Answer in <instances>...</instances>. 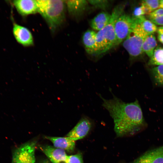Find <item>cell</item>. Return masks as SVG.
I'll use <instances>...</instances> for the list:
<instances>
[{
	"label": "cell",
	"instance_id": "cell-1",
	"mask_svg": "<svg viewBox=\"0 0 163 163\" xmlns=\"http://www.w3.org/2000/svg\"><path fill=\"white\" fill-rule=\"evenodd\" d=\"M113 97L107 99L98 94L102 100V106L113 120L114 130L118 137L134 134L140 130L144 124L142 109L137 100L134 102H124L112 93Z\"/></svg>",
	"mask_w": 163,
	"mask_h": 163
},
{
	"label": "cell",
	"instance_id": "cell-2",
	"mask_svg": "<svg viewBox=\"0 0 163 163\" xmlns=\"http://www.w3.org/2000/svg\"><path fill=\"white\" fill-rule=\"evenodd\" d=\"M38 12L46 22L51 32L54 33L63 24L65 18V0H37Z\"/></svg>",
	"mask_w": 163,
	"mask_h": 163
},
{
	"label": "cell",
	"instance_id": "cell-3",
	"mask_svg": "<svg viewBox=\"0 0 163 163\" xmlns=\"http://www.w3.org/2000/svg\"><path fill=\"white\" fill-rule=\"evenodd\" d=\"M124 8V5H123L115 7L111 14L108 24L96 33V48L95 55H101L117 46L114 25L117 19L123 14Z\"/></svg>",
	"mask_w": 163,
	"mask_h": 163
},
{
	"label": "cell",
	"instance_id": "cell-4",
	"mask_svg": "<svg viewBox=\"0 0 163 163\" xmlns=\"http://www.w3.org/2000/svg\"><path fill=\"white\" fill-rule=\"evenodd\" d=\"M147 35L139 25L135 22L132 30L123 43V46L131 57L136 58L142 54V43Z\"/></svg>",
	"mask_w": 163,
	"mask_h": 163
},
{
	"label": "cell",
	"instance_id": "cell-5",
	"mask_svg": "<svg viewBox=\"0 0 163 163\" xmlns=\"http://www.w3.org/2000/svg\"><path fill=\"white\" fill-rule=\"evenodd\" d=\"M37 143L34 139L24 143L17 148L12 155V163H34Z\"/></svg>",
	"mask_w": 163,
	"mask_h": 163
},
{
	"label": "cell",
	"instance_id": "cell-6",
	"mask_svg": "<svg viewBox=\"0 0 163 163\" xmlns=\"http://www.w3.org/2000/svg\"><path fill=\"white\" fill-rule=\"evenodd\" d=\"M135 23L132 17L124 14H123L117 19L114 25L117 46L127 37Z\"/></svg>",
	"mask_w": 163,
	"mask_h": 163
},
{
	"label": "cell",
	"instance_id": "cell-7",
	"mask_svg": "<svg viewBox=\"0 0 163 163\" xmlns=\"http://www.w3.org/2000/svg\"><path fill=\"white\" fill-rule=\"evenodd\" d=\"M93 125V120L88 117L83 115L66 136L69 137L75 141L82 139L88 134Z\"/></svg>",
	"mask_w": 163,
	"mask_h": 163
},
{
	"label": "cell",
	"instance_id": "cell-8",
	"mask_svg": "<svg viewBox=\"0 0 163 163\" xmlns=\"http://www.w3.org/2000/svg\"><path fill=\"white\" fill-rule=\"evenodd\" d=\"M13 33L16 40L24 46H30L34 44L33 38L30 30L27 28L14 24Z\"/></svg>",
	"mask_w": 163,
	"mask_h": 163
},
{
	"label": "cell",
	"instance_id": "cell-9",
	"mask_svg": "<svg viewBox=\"0 0 163 163\" xmlns=\"http://www.w3.org/2000/svg\"><path fill=\"white\" fill-rule=\"evenodd\" d=\"M40 148L52 163H66L68 155L65 150L49 145Z\"/></svg>",
	"mask_w": 163,
	"mask_h": 163
},
{
	"label": "cell",
	"instance_id": "cell-10",
	"mask_svg": "<svg viewBox=\"0 0 163 163\" xmlns=\"http://www.w3.org/2000/svg\"><path fill=\"white\" fill-rule=\"evenodd\" d=\"M133 163H163V145L146 152Z\"/></svg>",
	"mask_w": 163,
	"mask_h": 163
},
{
	"label": "cell",
	"instance_id": "cell-11",
	"mask_svg": "<svg viewBox=\"0 0 163 163\" xmlns=\"http://www.w3.org/2000/svg\"><path fill=\"white\" fill-rule=\"evenodd\" d=\"M13 3L19 13L25 16L38 12L37 0H16Z\"/></svg>",
	"mask_w": 163,
	"mask_h": 163
},
{
	"label": "cell",
	"instance_id": "cell-12",
	"mask_svg": "<svg viewBox=\"0 0 163 163\" xmlns=\"http://www.w3.org/2000/svg\"><path fill=\"white\" fill-rule=\"evenodd\" d=\"M44 138L51 142L54 147L69 152H73L75 148V141L69 137L46 136Z\"/></svg>",
	"mask_w": 163,
	"mask_h": 163
},
{
	"label": "cell",
	"instance_id": "cell-13",
	"mask_svg": "<svg viewBox=\"0 0 163 163\" xmlns=\"http://www.w3.org/2000/svg\"><path fill=\"white\" fill-rule=\"evenodd\" d=\"M66 7L70 14L77 16L83 12L87 7L88 2L85 0H65Z\"/></svg>",
	"mask_w": 163,
	"mask_h": 163
},
{
	"label": "cell",
	"instance_id": "cell-14",
	"mask_svg": "<svg viewBox=\"0 0 163 163\" xmlns=\"http://www.w3.org/2000/svg\"><path fill=\"white\" fill-rule=\"evenodd\" d=\"M96 33L88 30L83 34L82 41L86 52L88 54L95 55L96 50Z\"/></svg>",
	"mask_w": 163,
	"mask_h": 163
},
{
	"label": "cell",
	"instance_id": "cell-15",
	"mask_svg": "<svg viewBox=\"0 0 163 163\" xmlns=\"http://www.w3.org/2000/svg\"><path fill=\"white\" fill-rule=\"evenodd\" d=\"M111 17V14L107 12L99 13L91 21V27L95 30H100L108 24Z\"/></svg>",
	"mask_w": 163,
	"mask_h": 163
},
{
	"label": "cell",
	"instance_id": "cell-16",
	"mask_svg": "<svg viewBox=\"0 0 163 163\" xmlns=\"http://www.w3.org/2000/svg\"><path fill=\"white\" fill-rule=\"evenodd\" d=\"M157 45V43L155 36L153 34L148 35L142 43V51L150 58L152 56Z\"/></svg>",
	"mask_w": 163,
	"mask_h": 163
},
{
	"label": "cell",
	"instance_id": "cell-17",
	"mask_svg": "<svg viewBox=\"0 0 163 163\" xmlns=\"http://www.w3.org/2000/svg\"><path fill=\"white\" fill-rule=\"evenodd\" d=\"M134 19L147 35L153 34L157 31L158 28L155 24L150 20L146 19L144 16L139 18Z\"/></svg>",
	"mask_w": 163,
	"mask_h": 163
},
{
	"label": "cell",
	"instance_id": "cell-18",
	"mask_svg": "<svg viewBox=\"0 0 163 163\" xmlns=\"http://www.w3.org/2000/svg\"><path fill=\"white\" fill-rule=\"evenodd\" d=\"M148 64L150 65H163V47L158 46L155 48Z\"/></svg>",
	"mask_w": 163,
	"mask_h": 163
},
{
	"label": "cell",
	"instance_id": "cell-19",
	"mask_svg": "<svg viewBox=\"0 0 163 163\" xmlns=\"http://www.w3.org/2000/svg\"><path fill=\"white\" fill-rule=\"evenodd\" d=\"M151 72L156 83L159 85H163V65L152 68Z\"/></svg>",
	"mask_w": 163,
	"mask_h": 163
},
{
	"label": "cell",
	"instance_id": "cell-20",
	"mask_svg": "<svg viewBox=\"0 0 163 163\" xmlns=\"http://www.w3.org/2000/svg\"><path fill=\"white\" fill-rule=\"evenodd\" d=\"M66 163H84L82 155L81 153L70 155H68Z\"/></svg>",
	"mask_w": 163,
	"mask_h": 163
},
{
	"label": "cell",
	"instance_id": "cell-21",
	"mask_svg": "<svg viewBox=\"0 0 163 163\" xmlns=\"http://www.w3.org/2000/svg\"><path fill=\"white\" fill-rule=\"evenodd\" d=\"M142 2L146 5L152 12L159 8L160 0H145L142 1Z\"/></svg>",
	"mask_w": 163,
	"mask_h": 163
},
{
	"label": "cell",
	"instance_id": "cell-22",
	"mask_svg": "<svg viewBox=\"0 0 163 163\" xmlns=\"http://www.w3.org/2000/svg\"><path fill=\"white\" fill-rule=\"evenodd\" d=\"M88 3L94 6L95 8L101 9H105L109 5V2L107 0H87Z\"/></svg>",
	"mask_w": 163,
	"mask_h": 163
},
{
	"label": "cell",
	"instance_id": "cell-23",
	"mask_svg": "<svg viewBox=\"0 0 163 163\" xmlns=\"http://www.w3.org/2000/svg\"><path fill=\"white\" fill-rule=\"evenodd\" d=\"M145 15L142 7L141 5L135 8L133 11L132 18L136 19L139 18Z\"/></svg>",
	"mask_w": 163,
	"mask_h": 163
},
{
	"label": "cell",
	"instance_id": "cell-24",
	"mask_svg": "<svg viewBox=\"0 0 163 163\" xmlns=\"http://www.w3.org/2000/svg\"><path fill=\"white\" fill-rule=\"evenodd\" d=\"M163 15V8H159L152 12L148 15L149 19Z\"/></svg>",
	"mask_w": 163,
	"mask_h": 163
},
{
	"label": "cell",
	"instance_id": "cell-25",
	"mask_svg": "<svg viewBox=\"0 0 163 163\" xmlns=\"http://www.w3.org/2000/svg\"><path fill=\"white\" fill-rule=\"evenodd\" d=\"M155 24L163 26V15L149 19Z\"/></svg>",
	"mask_w": 163,
	"mask_h": 163
},
{
	"label": "cell",
	"instance_id": "cell-26",
	"mask_svg": "<svg viewBox=\"0 0 163 163\" xmlns=\"http://www.w3.org/2000/svg\"><path fill=\"white\" fill-rule=\"evenodd\" d=\"M158 38L159 41L163 44V34L158 33Z\"/></svg>",
	"mask_w": 163,
	"mask_h": 163
},
{
	"label": "cell",
	"instance_id": "cell-27",
	"mask_svg": "<svg viewBox=\"0 0 163 163\" xmlns=\"http://www.w3.org/2000/svg\"><path fill=\"white\" fill-rule=\"evenodd\" d=\"M157 31L158 33L163 34V26L158 28Z\"/></svg>",
	"mask_w": 163,
	"mask_h": 163
},
{
	"label": "cell",
	"instance_id": "cell-28",
	"mask_svg": "<svg viewBox=\"0 0 163 163\" xmlns=\"http://www.w3.org/2000/svg\"><path fill=\"white\" fill-rule=\"evenodd\" d=\"M39 163H51L49 160L45 159L41 161Z\"/></svg>",
	"mask_w": 163,
	"mask_h": 163
},
{
	"label": "cell",
	"instance_id": "cell-29",
	"mask_svg": "<svg viewBox=\"0 0 163 163\" xmlns=\"http://www.w3.org/2000/svg\"><path fill=\"white\" fill-rule=\"evenodd\" d=\"M163 8V0H160V4L159 8Z\"/></svg>",
	"mask_w": 163,
	"mask_h": 163
}]
</instances>
